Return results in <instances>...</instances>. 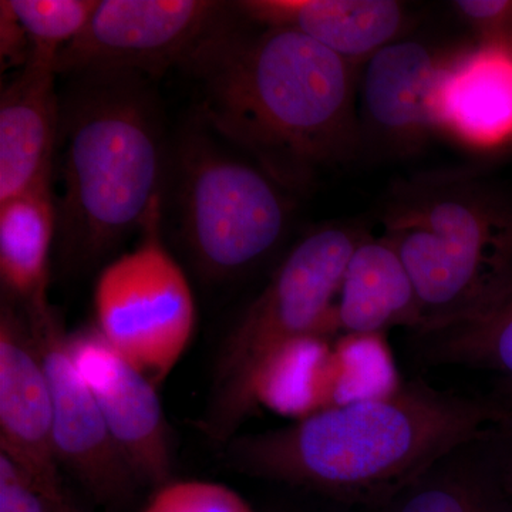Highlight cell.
<instances>
[{
    "label": "cell",
    "instance_id": "7c38bea8",
    "mask_svg": "<svg viewBox=\"0 0 512 512\" xmlns=\"http://www.w3.org/2000/svg\"><path fill=\"white\" fill-rule=\"evenodd\" d=\"M443 60L429 46L399 39L370 57L363 70L360 138L393 154L416 150L439 130Z\"/></svg>",
    "mask_w": 512,
    "mask_h": 512
},
{
    "label": "cell",
    "instance_id": "8fae6325",
    "mask_svg": "<svg viewBox=\"0 0 512 512\" xmlns=\"http://www.w3.org/2000/svg\"><path fill=\"white\" fill-rule=\"evenodd\" d=\"M0 451L59 508L70 501L60 476L52 393L28 319L3 303L0 315Z\"/></svg>",
    "mask_w": 512,
    "mask_h": 512
},
{
    "label": "cell",
    "instance_id": "3957f363",
    "mask_svg": "<svg viewBox=\"0 0 512 512\" xmlns=\"http://www.w3.org/2000/svg\"><path fill=\"white\" fill-rule=\"evenodd\" d=\"M60 96L63 194L57 244L70 265L109 254L161 204L163 126L150 79L131 72L69 77Z\"/></svg>",
    "mask_w": 512,
    "mask_h": 512
},
{
    "label": "cell",
    "instance_id": "30bf717a",
    "mask_svg": "<svg viewBox=\"0 0 512 512\" xmlns=\"http://www.w3.org/2000/svg\"><path fill=\"white\" fill-rule=\"evenodd\" d=\"M70 353L140 484L168 483L170 430L153 382L96 328L69 335Z\"/></svg>",
    "mask_w": 512,
    "mask_h": 512
},
{
    "label": "cell",
    "instance_id": "6da1fadb",
    "mask_svg": "<svg viewBox=\"0 0 512 512\" xmlns=\"http://www.w3.org/2000/svg\"><path fill=\"white\" fill-rule=\"evenodd\" d=\"M261 28L228 15L183 67L200 83L205 126L282 190L305 192L362 143L357 66L296 30Z\"/></svg>",
    "mask_w": 512,
    "mask_h": 512
},
{
    "label": "cell",
    "instance_id": "83f0119b",
    "mask_svg": "<svg viewBox=\"0 0 512 512\" xmlns=\"http://www.w3.org/2000/svg\"><path fill=\"white\" fill-rule=\"evenodd\" d=\"M72 512H83V511L77 510V508H76V507H74V505H73V507H72Z\"/></svg>",
    "mask_w": 512,
    "mask_h": 512
},
{
    "label": "cell",
    "instance_id": "2e32d148",
    "mask_svg": "<svg viewBox=\"0 0 512 512\" xmlns=\"http://www.w3.org/2000/svg\"><path fill=\"white\" fill-rule=\"evenodd\" d=\"M490 426L424 468L380 512H512Z\"/></svg>",
    "mask_w": 512,
    "mask_h": 512
},
{
    "label": "cell",
    "instance_id": "4fadbf2b",
    "mask_svg": "<svg viewBox=\"0 0 512 512\" xmlns=\"http://www.w3.org/2000/svg\"><path fill=\"white\" fill-rule=\"evenodd\" d=\"M56 55L32 50L0 97V202L52 188L59 144Z\"/></svg>",
    "mask_w": 512,
    "mask_h": 512
},
{
    "label": "cell",
    "instance_id": "7a4b0ae2",
    "mask_svg": "<svg viewBox=\"0 0 512 512\" xmlns=\"http://www.w3.org/2000/svg\"><path fill=\"white\" fill-rule=\"evenodd\" d=\"M497 416L493 394L470 396L416 379L282 429L234 437L225 460L247 476L380 511L424 468Z\"/></svg>",
    "mask_w": 512,
    "mask_h": 512
},
{
    "label": "cell",
    "instance_id": "5bb4252c",
    "mask_svg": "<svg viewBox=\"0 0 512 512\" xmlns=\"http://www.w3.org/2000/svg\"><path fill=\"white\" fill-rule=\"evenodd\" d=\"M232 6L248 22L296 30L356 66L399 40L407 22L403 3L394 0H242Z\"/></svg>",
    "mask_w": 512,
    "mask_h": 512
},
{
    "label": "cell",
    "instance_id": "484cf974",
    "mask_svg": "<svg viewBox=\"0 0 512 512\" xmlns=\"http://www.w3.org/2000/svg\"><path fill=\"white\" fill-rule=\"evenodd\" d=\"M32 53V43L22 23L16 18L9 0L0 2V62L2 72L28 63Z\"/></svg>",
    "mask_w": 512,
    "mask_h": 512
},
{
    "label": "cell",
    "instance_id": "9a60e30c",
    "mask_svg": "<svg viewBox=\"0 0 512 512\" xmlns=\"http://www.w3.org/2000/svg\"><path fill=\"white\" fill-rule=\"evenodd\" d=\"M441 128L476 146L512 137V50L478 45L444 64Z\"/></svg>",
    "mask_w": 512,
    "mask_h": 512
},
{
    "label": "cell",
    "instance_id": "603a6c76",
    "mask_svg": "<svg viewBox=\"0 0 512 512\" xmlns=\"http://www.w3.org/2000/svg\"><path fill=\"white\" fill-rule=\"evenodd\" d=\"M453 5L476 30L481 45L512 50V0H458Z\"/></svg>",
    "mask_w": 512,
    "mask_h": 512
},
{
    "label": "cell",
    "instance_id": "7402d4cb",
    "mask_svg": "<svg viewBox=\"0 0 512 512\" xmlns=\"http://www.w3.org/2000/svg\"><path fill=\"white\" fill-rule=\"evenodd\" d=\"M143 512H255L224 484L211 481H168L157 488Z\"/></svg>",
    "mask_w": 512,
    "mask_h": 512
},
{
    "label": "cell",
    "instance_id": "ac0fdd59",
    "mask_svg": "<svg viewBox=\"0 0 512 512\" xmlns=\"http://www.w3.org/2000/svg\"><path fill=\"white\" fill-rule=\"evenodd\" d=\"M57 234L52 188L0 202V276L25 309L47 305L50 252Z\"/></svg>",
    "mask_w": 512,
    "mask_h": 512
},
{
    "label": "cell",
    "instance_id": "44dd1931",
    "mask_svg": "<svg viewBox=\"0 0 512 512\" xmlns=\"http://www.w3.org/2000/svg\"><path fill=\"white\" fill-rule=\"evenodd\" d=\"M9 5L32 50L57 56L86 28L99 0H9Z\"/></svg>",
    "mask_w": 512,
    "mask_h": 512
},
{
    "label": "cell",
    "instance_id": "9c48e42d",
    "mask_svg": "<svg viewBox=\"0 0 512 512\" xmlns=\"http://www.w3.org/2000/svg\"><path fill=\"white\" fill-rule=\"evenodd\" d=\"M25 312L52 393L60 466L69 470L100 504L114 507L127 503L140 481L111 436L74 363L69 335L64 333L52 306Z\"/></svg>",
    "mask_w": 512,
    "mask_h": 512
},
{
    "label": "cell",
    "instance_id": "8992f818",
    "mask_svg": "<svg viewBox=\"0 0 512 512\" xmlns=\"http://www.w3.org/2000/svg\"><path fill=\"white\" fill-rule=\"evenodd\" d=\"M178 188L185 244L208 278L247 271L284 238L291 211L286 191L258 165L225 153L207 134L185 137Z\"/></svg>",
    "mask_w": 512,
    "mask_h": 512
},
{
    "label": "cell",
    "instance_id": "e0dca14e",
    "mask_svg": "<svg viewBox=\"0 0 512 512\" xmlns=\"http://www.w3.org/2000/svg\"><path fill=\"white\" fill-rule=\"evenodd\" d=\"M336 312L339 329L348 335H380L393 326L419 329L412 278L386 239L366 234L357 244L346 266Z\"/></svg>",
    "mask_w": 512,
    "mask_h": 512
},
{
    "label": "cell",
    "instance_id": "d6986e66",
    "mask_svg": "<svg viewBox=\"0 0 512 512\" xmlns=\"http://www.w3.org/2000/svg\"><path fill=\"white\" fill-rule=\"evenodd\" d=\"M414 338L424 365L483 370L497 376L498 384L512 386V289L487 312Z\"/></svg>",
    "mask_w": 512,
    "mask_h": 512
},
{
    "label": "cell",
    "instance_id": "ffe728a7",
    "mask_svg": "<svg viewBox=\"0 0 512 512\" xmlns=\"http://www.w3.org/2000/svg\"><path fill=\"white\" fill-rule=\"evenodd\" d=\"M333 387L335 360L325 338L305 336L266 363L256 380L255 402L301 420L332 406Z\"/></svg>",
    "mask_w": 512,
    "mask_h": 512
},
{
    "label": "cell",
    "instance_id": "4316f807",
    "mask_svg": "<svg viewBox=\"0 0 512 512\" xmlns=\"http://www.w3.org/2000/svg\"><path fill=\"white\" fill-rule=\"evenodd\" d=\"M326 512H359V508L339 503V501L330 500L329 498L328 510Z\"/></svg>",
    "mask_w": 512,
    "mask_h": 512
},
{
    "label": "cell",
    "instance_id": "5b68a950",
    "mask_svg": "<svg viewBox=\"0 0 512 512\" xmlns=\"http://www.w3.org/2000/svg\"><path fill=\"white\" fill-rule=\"evenodd\" d=\"M365 234L325 225L285 256L261 293L228 333L212 375L202 430L227 446L256 407L255 387L266 363L292 340L339 329L340 286L350 256Z\"/></svg>",
    "mask_w": 512,
    "mask_h": 512
},
{
    "label": "cell",
    "instance_id": "ba28073f",
    "mask_svg": "<svg viewBox=\"0 0 512 512\" xmlns=\"http://www.w3.org/2000/svg\"><path fill=\"white\" fill-rule=\"evenodd\" d=\"M228 9L212 0H99L83 32L57 53L56 72H131L153 80L183 66Z\"/></svg>",
    "mask_w": 512,
    "mask_h": 512
},
{
    "label": "cell",
    "instance_id": "52a82bcc",
    "mask_svg": "<svg viewBox=\"0 0 512 512\" xmlns=\"http://www.w3.org/2000/svg\"><path fill=\"white\" fill-rule=\"evenodd\" d=\"M160 225L158 204L137 247L113 259L94 288V328L157 386L183 357L197 319L190 282L164 247Z\"/></svg>",
    "mask_w": 512,
    "mask_h": 512
},
{
    "label": "cell",
    "instance_id": "f1b7e54d",
    "mask_svg": "<svg viewBox=\"0 0 512 512\" xmlns=\"http://www.w3.org/2000/svg\"><path fill=\"white\" fill-rule=\"evenodd\" d=\"M72 507H73V505H72ZM72 507H70V508H69V511H67V512H72Z\"/></svg>",
    "mask_w": 512,
    "mask_h": 512
},
{
    "label": "cell",
    "instance_id": "cb8c5ba5",
    "mask_svg": "<svg viewBox=\"0 0 512 512\" xmlns=\"http://www.w3.org/2000/svg\"><path fill=\"white\" fill-rule=\"evenodd\" d=\"M67 511H60L37 488L32 478L12 458L0 451V512Z\"/></svg>",
    "mask_w": 512,
    "mask_h": 512
},
{
    "label": "cell",
    "instance_id": "d4e9b609",
    "mask_svg": "<svg viewBox=\"0 0 512 512\" xmlns=\"http://www.w3.org/2000/svg\"><path fill=\"white\" fill-rule=\"evenodd\" d=\"M498 416L490 426L491 440L498 466L512 495V386L497 384L494 393Z\"/></svg>",
    "mask_w": 512,
    "mask_h": 512
},
{
    "label": "cell",
    "instance_id": "277c9868",
    "mask_svg": "<svg viewBox=\"0 0 512 512\" xmlns=\"http://www.w3.org/2000/svg\"><path fill=\"white\" fill-rule=\"evenodd\" d=\"M382 227L416 291L413 333L481 315L512 289V201L476 175L400 181L384 204Z\"/></svg>",
    "mask_w": 512,
    "mask_h": 512
}]
</instances>
